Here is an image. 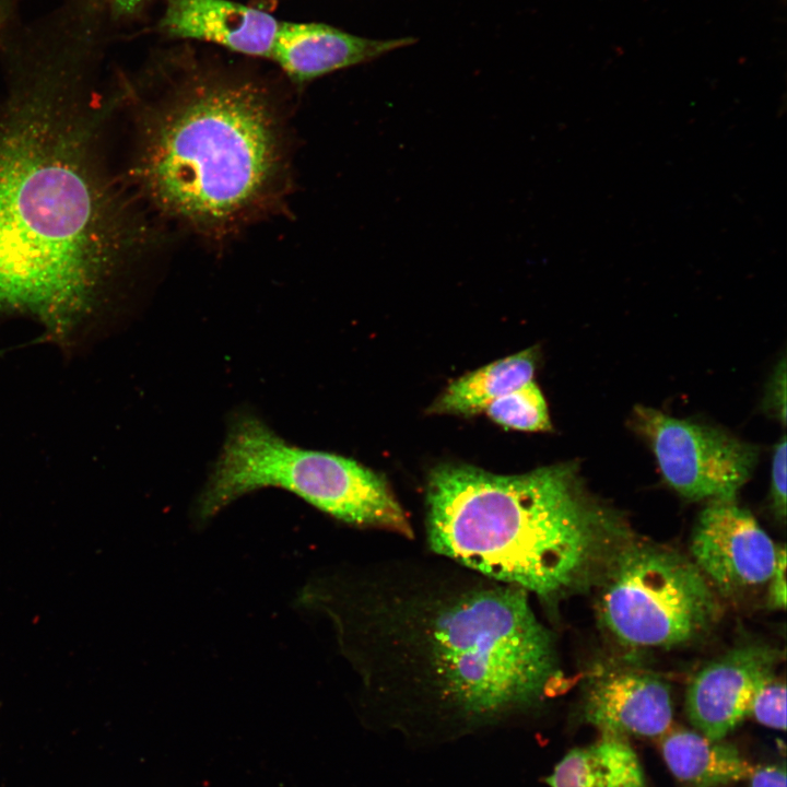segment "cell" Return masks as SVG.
<instances>
[{"instance_id":"9c48e42d","label":"cell","mask_w":787,"mask_h":787,"mask_svg":"<svg viewBox=\"0 0 787 787\" xmlns=\"http://www.w3.org/2000/svg\"><path fill=\"white\" fill-rule=\"evenodd\" d=\"M778 660L777 650L748 645L704 666L685 695V712L696 731L723 740L749 716L754 694L775 676Z\"/></svg>"},{"instance_id":"ac0fdd59","label":"cell","mask_w":787,"mask_h":787,"mask_svg":"<svg viewBox=\"0 0 787 787\" xmlns=\"http://www.w3.org/2000/svg\"><path fill=\"white\" fill-rule=\"evenodd\" d=\"M786 437L776 444L773 453L770 498L773 512L779 519L786 516Z\"/></svg>"},{"instance_id":"30bf717a","label":"cell","mask_w":787,"mask_h":787,"mask_svg":"<svg viewBox=\"0 0 787 787\" xmlns=\"http://www.w3.org/2000/svg\"><path fill=\"white\" fill-rule=\"evenodd\" d=\"M582 715L601 733L660 738L672 724L669 685L658 676L636 669L599 673L588 685Z\"/></svg>"},{"instance_id":"ba28073f","label":"cell","mask_w":787,"mask_h":787,"mask_svg":"<svg viewBox=\"0 0 787 787\" xmlns=\"http://www.w3.org/2000/svg\"><path fill=\"white\" fill-rule=\"evenodd\" d=\"M779 548L736 497L708 501L700 513L690 545L692 561L723 596L740 595L766 584Z\"/></svg>"},{"instance_id":"5b68a950","label":"cell","mask_w":787,"mask_h":787,"mask_svg":"<svg viewBox=\"0 0 787 787\" xmlns=\"http://www.w3.org/2000/svg\"><path fill=\"white\" fill-rule=\"evenodd\" d=\"M268 486L290 491L348 525L414 536L380 474L351 458L290 444L256 414L237 412L198 498V516L213 517L240 496Z\"/></svg>"},{"instance_id":"7a4b0ae2","label":"cell","mask_w":787,"mask_h":787,"mask_svg":"<svg viewBox=\"0 0 787 787\" xmlns=\"http://www.w3.org/2000/svg\"><path fill=\"white\" fill-rule=\"evenodd\" d=\"M87 105L50 84L0 108V313L33 317L62 344L97 313L137 239Z\"/></svg>"},{"instance_id":"8992f818","label":"cell","mask_w":787,"mask_h":787,"mask_svg":"<svg viewBox=\"0 0 787 787\" xmlns=\"http://www.w3.org/2000/svg\"><path fill=\"white\" fill-rule=\"evenodd\" d=\"M603 627L634 647H673L692 642L720 613L716 591L695 563L663 545L632 539L598 584Z\"/></svg>"},{"instance_id":"e0dca14e","label":"cell","mask_w":787,"mask_h":787,"mask_svg":"<svg viewBox=\"0 0 787 787\" xmlns=\"http://www.w3.org/2000/svg\"><path fill=\"white\" fill-rule=\"evenodd\" d=\"M749 716L763 726L785 730L786 684L775 676L756 691L751 702Z\"/></svg>"},{"instance_id":"2e32d148","label":"cell","mask_w":787,"mask_h":787,"mask_svg":"<svg viewBox=\"0 0 787 787\" xmlns=\"http://www.w3.org/2000/svg\"><path fill=\"white\" fill-rule=\"evenodd\" d=\"M484 412L506 428L525 432L552 428L547 401L533 380L494 400Z\"/></svg>"},{"instance_id":"d6986e66","label":"cell","mask_w":787,"mask_h":787,"mask_svg":"<svg viewBox=\"0 0 787 787\" xmlns=\"http://www.w3.org/2000/svg\"><path fill=\"white\" fill-rule=\"evenodd\" d=\"M786 366L785 360L776 368L766 392L765 404L782 422L786 419Z\"/></svg>"},{"instance_id":"44dd1931","label":"cell","mask_w":787,"mask_h":787,"mask_svg":"<svg viewBox=\"0 0 787 787\" xmlns=\"http://www.w3.org/2000/svg\"><path fill=\"white\" fill-rule=\"evenodd\" d=\"M786 551L779 548L777 563L771 577L768 589V603L776 609L785 608L786 604Z\"/></svg>"},{"instance_id":"7402d4cb","label":"cell","mask_w":787,"mask_h":787,"mask_svg":"<svg viewBox=\"0 0 787 787\" xmlns=\"http://www.w3.org/2000/svg\"><path fill=\"white\" fill-rule=\"evenodd\" d=\"M114 12L118 15L136 13L145 0H107Z\"/></svg>"},{"instance_id":"3957f363","label":"cell","mask_w":787,"mask_h":787,"mask_svg":"<svg viewBox=\"0 0 787 787\" xmlns=\"http://www.w3.org/2000/svg\"><path fill=\"white\" fill-rule=\"evenodd\" d=\"M426 542L437 556L525 590L549 608L596 586L633 539L576 462L520 474L443 463L428 474Z\"/></svg>"},{"instance_id":"603a6c76","label":"cell","mask_w":787,"mask_h":787,"mask_svg":"<svg viewBox=\"0 0 787 787\" xmlns=\"http://www.w3.org/2000/svg\"><path fill=\"white\" fill-rule=\"evenodd\" d=\"M0 354H1V352H0Z\"/></svg>"},{"instance_id":"8fae6325","label":"cell","mask_w":787,"mask_h":787,"mask_svg":"<svg viewBox=\"0 0 787 787\" xmlns=\"http://www.w3.org/2000/svg\"><path fill=\"white\" fill-rule=\"evenodd\" d=\"M279 24L267 12L231 0H165L158 28L168 37L270 59Z\"/></svg>"},{"instance_id":"6da1fadb","label":"cell","mask_w":787,"mask_h":787,"mask_svg":"<svg viewBox=\"0 0 787 787\" xmlns=\"http://www.w3.org/2000/svg\"><path fill=\"white\" fill-rule=\"evenodd\" d=\"M312 596L367 705L395 728L458 737L516 723L559 693L555 637L520 588L447 560H399Z\"/></svg>"},{"instance_id":"4fadbf2b","label":"cell","mask_w":787,"mask_h":787,"mask_svg":"<svg viewBox=\"0 0 787 787\" xmlns=\"http://www.w3.org/2000/svg\"><path fill=\"white\" fill-rule=\"evenodd\" d=\"M663 761L683 787H720L747 779L753 768L732 744L698 731L669 729L660 737Z\"/></svg>"},{"instance_id":"52a82bcc","label":"cell","mask_w":787,"mask_h":787,"mask_svg":"<svg viewBox=\"0 0 787 787\" xmlns=\"http://www.w3.org/2000/svg\"><path fill=\"white\" fill-rule=\"evenodd\" d=\"M631 424L648 442L667 484L691 501L736 497L757 462L755 446L657 409L637 406Z\"/></svg>"},{"instance_id":"277c9868","label":"cell","mask_w":787,"mask_h":787,"mask_svg":"<svg viewBox=\"0 0 787 787\" xmlns=\"http://www.w3.org/2000/svg\"><path fill=\"white\" fill-rule=\"evenodd\" d=\"M134 177L162 213L224 231L270 201L283 168L280 126L251 79L190 68L139 130Z\"/></svg>"},{"instance_id":"7c38bea8","label":"cell","mask_w":787,"mask_h":787,"mask_svg":"<svg viewBox=\"0 0 787 787\" xmlns=\"http://www.w3.org/2000/svg\"><path fill=\"white\" fill-rule=\"evenodd\" d=\"M412 38L371 39L322 23L280 22L270 59L296 83L375 59Z\"/></svg>"},{"instance_id":"9a60e30c","label":"cell","mask_w":787,"mask_h":787,"mask_svg":"<svg viewBox=\"0 0 787 787\" xmlns=\"http://www.w3.org/2000/svg\"><path fill=\"white\" fill-rule=\"evenodd\" d=\"M538 351L524 350L453 381L428 408L430 413L472 415L494 400L533 380Z\"/></svg>"},{"instance_id":"5bb4252c","label":"cell","mask_w":787,"mask_h":787,"mask_svg":"<svg viewBox=\"0 0 787 787\" xmlns=\"http://www.w3.org/2000/svg\"><path fill=\"white\" fill-rule=\"evenodd\" d=\"M543 780L549 787H647L641 761L627 739L607 733L569 750Z\"/></svg>"},{"instance_id":"ffe728a7","label":"cell","mask_w":787,"mask_h":787,"mask_svg":"<svg viewBox=\"0 0 787 787\" xmlns=\"http://www.w3.org/2000/svg\"><path fill=\"white\" fill-rule=\"evenodd\" d=\"M747 780L750 787H786L785 763L753 766Z\"/></svg>"}]
</instances>
